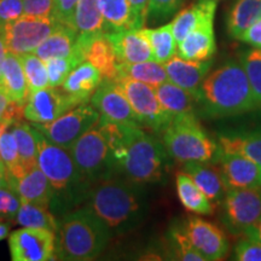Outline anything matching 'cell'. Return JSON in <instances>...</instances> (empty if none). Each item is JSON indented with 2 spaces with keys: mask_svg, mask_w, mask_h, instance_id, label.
Here are the masks:
<instances>
[{
  "mask_svg": "<svg viewBox=\"0 0 261 261\" xmlns=\"http://www.w3.org/2000/svg\"><path fill=\"white\" fill-rule=\"evenodd\" d=\"M112 150L115 172L138 184H159L167 178L171 156L162 140L138 125L98 120Z\"/></svg>",
  "mask_w": 261,
  "mask_h": 261,
  "instance_id": "obj_1",
  "label": "cell"
},
{
  "mask_svg": "<svg viewBox=\"0 0 261 261\" xmlns=\"http://www.w3.org/2000/svg\"><path fill=\"white\" fill-rule=\"evenodd\" d=\"M85 205L103 220L113 236L136 230L148 212L143 185L115 175L93 184Z\"/></svg>",
  "mask_w": 261,
  "mask_h": 261,
  "instance_id": "obj_2",
  "label": "cell"
},
{
  "mask_svg": "<svg viewBox=\"0 0 261 261\" xmlns=\"http://www.w3.org/2000/svg\"><path fill=\"white\" fill-rule=\"evenodd\" d=\"M33 126V125H32ZM34 128L38 144V166L52 188L50 210L58 220L86 203L92 184L84 177L69 150L50 142Z\"/></svg>",
  "mask_w": 261,
  "mask_h": 261,
  "instance_id": "obj_3",
  "label": "cell"
},
{
  "mask_svg": "<svg viewBox=\"0 0 261 261\" xmlns=\"http://www.w3.org/2000/svg\"><path fill=\"white\" fill-rule=\"evenodd\" d=\"M197 115L205 119L237 116L257 109L241 62L230 60L208 73L196 94Z\"/></svg>",
  "mask_w": 261,
  "mask_h": 261,
  "instance_id": "obj_4",
  "label": "cell"
},
{
  "mask_svg": "<svg viewBox=\"0 0 261 261\" xmlns=\"http://www.w3.org/2000/svg\"><path fill=\"white\" fill-rule=\"evenodd\" d=\"M55 234V256L71 261L96 259L113 237L103 220L86 205L62 217Z\"/></svg>",
  "mask_w": 261,
  "mask_h": 261,
  "instance_id": "obj_5",
  "label": "cell"
},
{
  "mask_svg": "<svg viewBox=\"0 0 261 261\" xmlns=\"http://www.w3.org/2000/svg\"><path fill=\"white\" fill-rule=\"evenodd\" d=\"M161 135L168 155L178 162L218 163L223 155L219 143L205 132L195 113L173 116Z\"/></svg>",
  "mask_w": 261,
  "mask_h": 261,
  "instance_id": "obj_6",
  "label": "cell"
},
{
  "mask_svg": "<svg viewBox=\"0 0 261 261\" xmlns=\"http://www.w3.org/2000/svg\"><path fill=\"white\" fill-rule=\"evenodd\" d=\"M69 152L77 168L92 185L116 174L112 150L98 122L70 146Z\"/></svg>",
  "mask_w": 261,
  "mask_h": 261,
  "instance_id": "obj_7",
  "label": "cell"
},
{
  "mask_svg": "<svg viewBox=\"0 0 261 261\" xmlns=\"http://www.w3.org/2000/svg\"><path fill=\"white\" fill-rule=\"evenodd\" d=\"M115 81L125 92L140 127L161 133L172 117L162 108L155 87L123 75Z\"/></svg>",
  "mask_w": 261,
  "mask_h": 261,
  "instance_id": "obj_8",
  "label": "cell"
},
{
  "mask_svg": "<svg viewBox=\"0 0 261 261\" xmlns=\"http://www.w3.org/2000/svg\"><path fill=\"white\" fill-rule=\"evenodd\" d=\"M220 205L224 226L244 236L261 217V189H228Z\"/></svg>",
  "mask_w": 261,
  "mask_h": 261,
  "instance_id": "obj_9",
  "label": "cell"
},
{
  "mask_svg": "<svg viewBox=\"0 0 261 261\" xmlns=\"http://www.w3.org/2000/svg\"><path fill=\"white\" fill-rule=\"evenodd\" d=\"M99 120V114L92 104L83 103L48 123H31L40 130L50 142L64 149L70 146L93 127Z\"/></svg>",
  "mask_w": 261,
  "mask_h": 261,
  "instance_id": "obj_10",
  "label": "cell"
},
{
  "mask_svg": "<svg viewBox=\"0 0 261 261\" xmlns=\"http://www.w3.org/2000/svg\"><path fill=\"white\" fill-rule=\"evenodd\" d=\"M60 25L63 24L58 23L51 16L48 17L21 16L6 24L3 31L6 50L16 56L32 54Z\"/></svg>",
  "mask_w": 261,
  "mask_h": 261,
  "instance_id": "obj_11",
  "label": "cell"
},
{
  "mask_svg": "<svg viewBox=\"0 0 261 261\" xmlns=\"http://www.w3.org/2000/svg\"><path fill=\"white\" fill-rule=\"evenodd\" d=\"M9 247L14 261L52 260L55 256L56 234L46 228H19L9 236Z\"/></svg>",
  "mask_w": 261,
  "mask_h": 261,
  "instance_id": "obj_12",
  "label": "cell"
},
{
  "mask_svg": "<svg viewBox=\"0 0 261 261\" xmlns=\"http://www.w3.org/2000/svg\"><path fill=\"white\" fill-rule=\"evenodd\" d=\"M79 104H81L79 100L65 93L63 90L48 86L28 94L23 116L31 123H48Z\"/></svg>",
  "mask_w": 261,
  "mask_h": 261,
  "instance_id": "obj_13",
  "label": "cell"
},
{
  "mask_svg": "<svg viewBox=\"0 0 261 261\" xmlns=\"http://www.w3.org/2000/svg\"><path fill=\"white\" fill-rule=\"evenodd\" d=\"M182 227L192 246L203 256L204 261L223 260L227 255L230 249L228 240L224 231L215 224L197 215H190L182 221Z\"/></svg>",
  "mask_w": 261,
  "mask_h": 261,
  "instance_id": "obj_14",
  "label": "cell"
},
{
  "mask_svg": "<svg viewBox=\"0 0 261 261\" xmlns=\"http://www.w3.org/2000/svg\"><path fill=\"white\" fill-rule=\"evenodd\" d=\"M90 102L99 114V119L110 122L140 126L120 85L115 80L100 83Z\"/></svg>",
  "mask_w": 261,
  "mask_h": 261,
  "instance_id": "obj_15",
  "label": "cell"
},
{
  "mask_svg": "<svg viewBox=\"0 0 261 261\" xmlns=\"http://www.w3.org/2000/svg\"><path fill=\"white\" fill-rule=\"evenodd\" d=\"M218 167L228 189H261V166L237 154L223 152Z\"/></svg>",
  "mask_w": 261,
  "mask_h": 261,
  "instance_id": "obj_16",
  "label": "cell"
},
{
  "mask_svg": "<svg viewBox=\"0 0 261 261\" xmlns=\"http://www.w3.org/2000/svg\"><path fill=\"white\" fill-rule=\"evenodd\" d=\"M5 178L9 187L19 196L22 202H33L50 207L52 188L38 165L25 169L18 175H10L5 172Z\"/></svg>",
  "mask_w": 261,
  "mask_h": 261,
  "instance_id": "obj_17",
  "label": "cell"
},
{
  "mask_svg": "<svg viewBox=\"0 0 261 261\" xmlns=\"http://www.w3.org/2000/svg\"><path fill=\"white\" fill-rule=\"evenodd\" d=\"M77 46L83 52L84 60L92 63L100 71L104 80H116L119 75V61L107 34H98L91 38L79 37Z\"/></svg>",
  "mask_w": 261,
  "mask_h": 261,
  "instance_id": "obj_18",
  "label": "cell"
},
{
  "mask_svg": "<svg viewBox=\"0 0 261 261\" xmlns=\"http://www.w3.org/2000/svg\"><path fill=\"white\" fill-rule=\"evenodd\" d=\"M107 37L112 42L119 63L133 64L154 60L151 47L142 28L107 33Z\"/></svg>",
  "mask_w": 261,
  "mask_h": 261,
  "instance_id": "obj_19",
  "label": "cell"
},
{
  "mask_svg": "<svg viewBox=\"0 0 261 261\" xmlns=\"http://www.w3.org/2000/svg\"><path fill=\"white\" fill-rule=\"evenodd\" d=\"M163 65L167 73L168 81L190 91L196 96L202 81L211 71L213 60L190 61L185 60L177 54L171 60L163 63Z\"/></svg>",
  "mask_w": 261,
  "mask_h": 261,
  "instance_id": "obj_20",
  "label": "cell"
},
{
  "mask_svg": "<svg viewBox=\"0 0 261 261\" xmlns=\"http://www.w3.org/2000/svg\"><path fill=\"white\" fill-rule=\"evenodd\" d=\"M217 6V0H197L179 11L171 22L172 32L178 44L201 24L214 22Z\"/></svg>",
  "mask_w": 261,
  "mask_h": 261,
  "instance_id": "obj_21",
  "label": "cell"
},
{
  "mask_svg": "<svg viewBox=\"0 0 261 261\" xmlns=\"http://www.w3.org/2000/svg\"><path fill=\"white\" fill-rule=\"evenodd\" d=\"M184 172L190 175L195 184L207 196L214 207L221 204L227 189L225 187L217 163L188 162L184 166Z\"/></svg>",
  "mask_w": 261,
  "mask_h": 261,
  "instance_id": "obj_22",
  "label": "cell"
},
{
  "mask_svg": "<svg viewBox=\"0 0 261 261\" xmlns=\"http://www.w3.org/2000/svg\"><path fill=\"white\" fill-rule=\"evenodd\" d=\"M102 81L100 71L89 61H83L70 71L61 89L79 103H89Z\"/></svg>",
  "mask_w": 261,
  "mask_h": 261,
  "instance_id": "obj_23",
  "label": "cell"
},
{
  "mask_svg": "<svg viewBox=\"0 0 261 261\" xmlns=\"http://www.w3.org/2000/svg\"><path fill=\"white\" fill-rule=\"evenodd\" d=\"M217 52L214 22L201 24L178 44V55L185 60L208 61Z\"/></svg>",
  "mask_w": 261,
  "mask_h": 261,
  "instance_id": "obj_24",
  "label": "cell"
},
{
  "mask_svg": "<svg viewBox=\"0 0 261 261\" xmlns=\"http://www.w3.org/2000/svg\"><path fill=\"white\" fill-rule=\"evenodd\" d=\"M77 38H79V34L76 29L69 25H60L39 45L33 54L37 55L42 61L69 57L79 50Z\"/></svg>",
  "mask_w": 261,
  "mask_h": 261,
  "instance_id": "obj_25",
  "label": "cell"
},
{
  "mask_svg": "<svg viewBox=\"0 0 261 261\" xmlns=\"http://www.w3.org/2000/svg\"><path fill=\"white\" fill-rule=\"evenodd\" d=\"M0 90L9 97L10 100L18 104H25L28 99V85L25 80L19 57L11 52H6L3 64V76Z\"/></svg>",
  "mask_w": 261,
  "mask_h": 261,
  "instance_id": "obj_26",
  "label": "cell"
},
{
  "mask_svg": "<svg viewBox=\"0 0 261 261\" xmlns=\"http://www.w3.org/2000/svg\"><path fill=\"white\" fill-rule=\"evenodd\" d=\"M155 89L160 103L171 117L189 113L197 114V99L190 91L171 81H166Z\"/></svg>",
  "mask_w": 261,
  "mask_h": 261,
  "instance_id": "obj_27",
  "label": "cell"
},
{
  "mask_svg": "<svg viewBox=\"0 0 261 261\" xmlns=\"http://www.w3.org/2000/svg\"><path fill=\"white\" fill-rule=\"evenodd\" d=\"M218 143L225 154H237L261 166V128L220 135Z\"/></svg>",
  "mask_w": 261,
  "mask_h": 261,
  "instance_id": "obj_28",
  "label": "cell"
},
{
  "mask_svg": "<svg viewBox=\"0 0 261 261\" xmlns=\"http://www.w3.org/2000/svg\"><path fill=\"white\" fill-rule=\"evenodd\" d=\"M178 198L188 212L196 215H211L214 213V205L207 196L198 189L187 172H179L175 175Z\"/></svg>",
  "mask_w": 261,
  "mask_h": 261,
  "instance_id": "obj_29",
  "label": "cell"
},
{
  "mask_svg": "<svg viewBox=\"0 0 261 261\" xmlns=\"http://www.w3.org/2000/svg\"><path fill=\"white\" fill-rule=\"evenodd\" d=\"M259 19H261V0H236L226 15L228 35L240 39L246 29Z\"/></svg>",
  "mask_w": 261,
  "mask_h": 261,
  "instance_id": "obj_30",
  "label": "cell"
},
{
  "mask_svg": "<svg viewBox=\"0 0 261 261\" xmlns=\"http://www.w3.org/2000/svg\"><path fill=\"white\" fill-rule=\"evenodd\" d=\"M74 27L81 38L106 34V23L98 0H79L74 15Z\"/></svg>",
  "mask_w": 261,
  "mask_h": 261,
  "instance_id": "obj_31",
  "label": "cell"
},
{
  "mask_svg": "<svg viewBox=\"0 0 261 261\" xmlns=\"http://www.w3.org/2000/svg\"><path fill=\"white\" fill-rule=\"evenodd\" d=\"M98 4L103 15L107 33L137 29L128 0H98Z\"/></svg>",
  "mask_w": 261,
  "mask_h": 261,
  "instance_id": "obj_32",
  "label": "cell"
},
{
  "mask_svg": "<svg viewBox=\"0 0 261 261\" xmlns=\"http://www.w3.org/2000/svg\"><path fill=\"white\" fill-rule=\"evenodd\" d=\"M14 223L22 227L46 228L56 233L60 220L55 217L48 205L21 201V207L16 214Z\"/></svg>",
  "mask_w": 261,
  "mask_h": 261,
  "instance_id": "obj_33",
  "label": "cell"
},
{
  "mask_svg": "<svg viewBox=\"0 0 261 261\" xmlns=\"http://www.w3.org/2000/svg\"><path fill=\"white\" fill-rule=\"evenodd\" d=\"M150 47L154 60L160 63H166L175 56L178 52V42L172 32V24L166 23L158 28H142Z\"/></svg>",
  "mask_w": 261,
  "mask_h": 261,
  "instance_id": "obj_34",
  "label": "cell"
},
{
  "mask_svg": "<svg viewBox=\"0 0 261 261\" xmlns=\"http://www.w3.org/2000/svg\"><path fill=\"white\" fill-rule=\"evenodd\" d=\"M120 75L138 80L140 83L151 85L154 87L168 81L165 65L155 60L133 64L119 63V75L117 76H120Z\"/></svg>",
  "mask_w": 261,
  "mask_h": 261,
  "instance_id": "obj_35",
  "label": "cell"
},
{
  "mask_svg": "<svg viewBox=\"0 0 261 261\" xmlns=\"http://www.w3.org/2000/svg\"><path fill=\"white\" fill-rule=\"evenodd\" d=\"M10 130L15 137L22 168L29 169L38 165V144L34 128L27 122L18 121L12 125Z\"/></svg>",
  "mask_w": 261,
  "mask_h": 261,
  "instance_id": "obj_36",
  "label": "cell"
},
{
  "mask_svg": "<svg viewBox=\"0 0 261 261\" xmlns=\"http://www.w3.org/2000/svg\"><path fill=\"white\" fill-rule=\"evenodd\" d=\"M168 250L169 255L174 260L181 261H204L185 232L182 224L175 223L168 231Z\"/></svg>",
  "mask_w": 261,
  "mask_h": 261,
  "instance_id": "obj_37",
  "label": "cell"
},
{
  "mask_svg": "<svg viewBox=\"0 0 261 261\" xmlns=\"http://www.w3.org/2000/svg\"><path fill=\"white\" fill-rule=\"evenodd\" d=\"M240 62L249 81L256 108H261V50L252 47L241 54Z\"/></svg>",
  "mask_w": 261,
  "mask_h": 261,
  "instance_id": "obj_38",
  "label": "cell"
},
{
  "mask_svg": "<svg viewBox=\"0 0 261 261\" xmlns=\"http://www.w3.org/2000/svg\"><path fill=\"white\" fill-rule=\"evenodd\" d=\"M18 57L22 63V67H23L29 93L48 87L47 70L44 61L40 60L33 52L32 54L21 55Z\"/></svg>",
  "mask_w": 261,
  "mask_h": 261,
  "instance_id": "obj_39",
  "label": "cell"
},
{
  "mask_svg": "<svg viewBox=\"0 0 261 261\" xmlns=\"http://www.w3.org/2000/svg\"><path fill=\"white\" fill-rule=\"evenodd\" d=\"M83 61L85 60L80 48L69 57L51 58V60L44 61L45 67H46L47 70L48 86L61 87L70 71Z\"/></svg>",
  "mask_w": 261,
  "mask_h": 261,
  "instance_id": "obj_40",
  "label": "cell"
},
{
  "mask_svg": "<svg viewBox=\"0 0 261 261\" xmlns=\"http://www.w3.org/2000/svg\"><path fill=\"white\" fill-rule=\"evenodd\" d=\"M182 3L184 0H149L146 23H162L178 11Z\"/></svg>",
  "mask_w": 261,
  "mask_h": 261,
  "instance_id": "obj_41",
  "label": "cell"
},
{
  "mask_svg": "<svg viewBox=\"0 0 261 261\" xmlns=\"http://www.w3.org/2000/svg\"><path fill=\"white\" fill-rule=\"evenodd\" d=\"M0 155H2L6 172L14 173L21 166L17 144H16L15 137L10 129L0 135Z\"/></svg>",
  "mask_w": 261,
  "mask_h": 261,
  "instance_id": "obj_42",
  "label": "cell"
},
{
  "mask_svg": "<svg viewBox=\"0 0 261 261\" xmlns=\"http://www.w3.org/2000/svg\"><path fill=\"white\" fill-rule=\"evenodd\" d=\"M21 207V198L9 185L0 187V219L14 223Z\"/></svg>",
  "mask_w": 261,
  "mask_h": 261,
  "instance_id": "obj_43",
  "label": "cell"
},
{
  "mask_svg": "<svg viewBox=\"0 0 261 261\" xmlns=\"http://www.w3.org/2000/svg\"><path fill=\"white\" fill-rule=\"evenodd\" d=\"M233 260L261 261V243L252 237L243 236L234 244Z\"/></svg>",
  "mask_w": 261,
  "mask_h": 261,
  "instance_id": "obj_44",
  "label": "cell"
},
{
  "mask_svg": "<svg viewBox=\"0 0 261 261\" xmlns=\"http://www.w3.org/2000/svg\"><path fill=\"white\" fill-rule=\"evenodd\" d=\"M79 0H54L51 17L60 24L74 27V15Z\"/></svg>",
  "mask_w": 261,
  "mask_h": 261,
  "instance_id": "obj_45",
  "label": "cell"
},
{
  "mask_svg": "<svg viewBox=\"0 0 261 261\" xmlns=\"http://www.w3.org/2000/svg\"><path fill=\"white\" fill-rule=\"evenodd\" d=\"M23 15V0H0V31Z\"/></svg>",
  "mask_w": 261,
  "mask_h": 261,
  "instance_id": "obj_46",
  "label": "cell"
},
{
  "mask_svg": "<svg viewBox=\"0 0 261 261\" xmlns=\"http://www.w3.org/2000/svg\"><path fill=\"white\" fill-rule=\"evenodd\" d=\"M54 0H23L24 15L48 17L51 16Z\"/></svg>",
  "mask_w": 261,
  "mask_h": 261,
  "instance_id": "obj_47",
  "label": "cell"
},
{
  "mask_svg": "<svg viewBox=\"0 0 261 261\" xmlns=\"http://www.w3.org/2000/svg\"><path fill=\"white\" fill-rule=\"evenodd\" d=\"M238 40L246 42L252 47L261 50V19L253 23L249 28H247L246 32L241 35Z\"/></svg>",
  "mask_w": 261,
  "mask_h": 261,
  "instance_id": "obj_48",
  "label": "cell"
},
{
  "mask_svg": "<svg viewBox=\"0 0 261 261\" xmlns=\"http://www.w3.org/2000/svg\"><path fill=\"white\" fill-rule=\"evenodd\" d=\"M135 17L136 28L140 29L146 23V11H148L149 0H128Z\"/></svg>",
  "mask_w": 261,
  "mask_h": 261,
  "instance_id": "obj_49",
  "label": "cell"
},
{
  "mask_svg": "<svg viewBox=\"0 0 261 261\" xmlns=\"http://www.w3.org/2000/svg\"><path fill=\"white\" fill-rule=\"evenodd\" d=\"M6 46L4 41V33L0 31V84H2V76H3V64H4L5 56H6Z\"/></svg>",
  "mask_w": 261,
  "mask_h": 261,
  "instance_id": "obj_50",
  "label": "cell"
},
{
  "mask_svg": "<svg viewBox=\"0 0 261 261\" xmlns=\"http://www.w3.org/2000/svg\"><path fill=\"white\" fill-rule=\"evenodd\" d=\"M244 236H248V237H252L254 240H256L257 242L261 243V217L260 219L257 220V223L254 225V226L250 228L248 232L244 234Z\"/></svg>",
  "mask_w": 261,
  "mask_h": 261,
  "instance_id": "obj_51",
  "label": "cell"
},
{
  "mask_svg": "<svg viewBox=\"0 0 261 261\" xmlns=\"http://www.w3.org/2000/svg\"><path fill=\"white\" fill-rule=\"evenodd\" d=\"M10 103H11V100L9 99V97L6 96V94L3 92L2 90H0V120H2L3 116L5 115V113H6V110H8Z\"/></svg>",
  "mask_w": 261,
  "mask_h": 261,
  "instance_id": "obj_52",
  "label": "cell"
},
{
  "mask_svg": "<svg viewBox=\"0 0 261 261\" xmlns=\"http://www.w3.org/2000/svg\"><path fill=\"white\" fill-rule=\"evenodd\" d=\"M10 230H11V224L9 221L0 219V241L5 240L9 236Z\"/></svg>",
  "mask_w": 261,
  "mask_h": 261,
  "instance_id": "obj_53",
  "label": "cell"
},
{
  "mask_svg": "<svg viewBox=\"0 0 261 261\" xmlns=\"http://www.w3.org/2000/svg\"><path fill=\"white\" fill-rule=\"evenodd\" d=\"M5 185H8L5 178V169L0 168V187H5Z\"/></svg>",
  "mask_w": 261,
  "mask_h": 261,
  "instance_id": "obj_54",
  "label": "cell"
},
{
  "mask_svg": "<svg viewBox=\"0 0 261 261\" xmlns=\"http://www.w3.org/2000/svg\"><path fill=\"white\" fill-rule=\"evenodd\" d=\"M0 168H2V169H5L4 162H3V160H2V155H0Z\"/></svg>",
  "mask_w": 261,
  "mask_h": 261,
  "instance_id": "obj_55",
  "label": "cell"
},
{
  "mask_svg": "<svg viewBox=\"0 0 261 261\" xmlns=\"http://www.w3.org/2000/svg\"><path fill=\"white\" fill-rule=\"evenodd\" d=\"M217 2H219V0H217Z\"/></svg>",
  "mask_w": 261,
  "mask_h": 261,
  "instance_id": "obj_56",
  "label": "cell"
}]
</instances>
